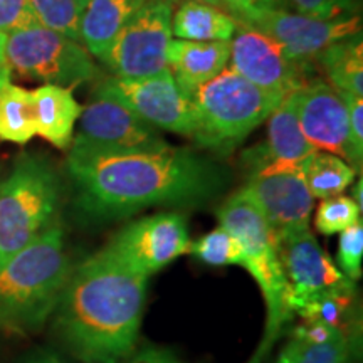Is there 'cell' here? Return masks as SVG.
I'll return each mask as SVG.
<instances>
[{
  "instance_id": "33",
  "label": "cell",
  "mask_w": 363,
  "mask_h": 363,
  "mask_svg": "<svg viewBox=\"0 0 363 363\" xmlns=\"http://www.w3.org/2000/svg\"><path fill=\"white\" fill-rule=\"evenodd\" d=\"M29 0H0V33L11 34L39 27Z\"/></svg>"
},
{
  "instance_id": "31",
  "label": "cell",
  "mask_w": 363,
  "mask_h": 363,
  "mask_svg": "<svg viewBox=\"0 0 363 363\" xmlns=\"http://www.w3.org/2000/svg\"><path fill=\"white\" fill-rule=\"evenodd\" d=\"M216 6L233 16L239 26H249L267 12L288 11V0H216Z\"/></svg>"
},
{
  "instance_id": "11",
  "label": "cell",
  "mask_w": 363,
  "mask_h": 363,
  "mask_svg": "<svg viewBox=\"0 0 363 363\" xmlns=\"http://www.w3.org/2000/svg\"><path fill=\"white\" fill-rule=\"evenodd\" d=\"M244 190L261 208L278 238L310 229L315 199L303 177L301 163H257L249 170Z\"/></svg>"
},
{
  "instance_id": "39",
  "label": "cell",
  "mask_w": 363,
  "mask_h": 363,
  "mask_svg": "<svg viewBox=\"0 0 363 363\" xmlns=\"http://www.w3.org/2000/svg\"><path fill=\"white\" fill-rule=\"evenodd\" d=\"M9 81H11V71H9L6 66L0 67V89H2Z\"/></svg>"
},
{
  "instance_id": "15",
  "label": "cell",
  "mask_w": 363,
  "mask_h": 363,
  "mask_svg": "<svg viewBox=\"0 0 363 363\" xmlns=\"http://www.w3.org/2000/svg\"><path fill=\"white\" fill-rule=\"evenodd\" d=\"M298 118L303 133L318 152L333 153L353 169L362 167V155L353 147L348 108L342 94L323 79H310L298 89Z\"/></svg>"
},
{
  "instance_id": "23",
  "label": "cell",
  "mask_w": 363,
  "mask_h": 363,
  "mask_svg": "<svg viewBox=\"0 0 363 363\" xmlns=\"http://www.w3.org/2000/svg\"><path fill=\"white\" fill-rule=\"evenodd\" d=\"M301 170L313 199L321 201L342 195L357 175V170L343 158L318 150L301 162Z\"/></svg>"
},
{
  "instance_id": "34",
  "label": "cell",
  "mask_w": 363,
  "mask_h": 363,
  "mask_svg": "<svg viewBox=\"0 0 363 363\" xmlns=\"http://www.w3.org/2000/svg\"><path fill=\"white\" fill-rule=\"evenodd\" d=\"M340 93V91H338ZM348 108V125H350V138L353 147L363 155V103L362 98L348 93H340Z\"/></svg>"
},
{
  "instance_id": "36",
  "label": "cell",
  "mask_w": 363,
  "mask_h": 363,
  "mask_svg": "<svg viewBox=\"0 0 363 363\" xmlns=\"http://www.w3.org/2000/svg\"><path fill=\"white\" fill-rule=\"evenodd\" d=\"M296 362V343L294 340L289 342V345H286L284 350L279 353V358L276 363H294Z\"/></svg>"
},
{
  "instance_id": "8",
  "label": "cell",
  "mask_w": 363,
  "mask_h": 363,
  "mask_svg": "<svg viewBox=\"0 0 363 363\" xmlns=\"http://www.w3.org/2000/svg\"><path fill=\"white\" fill-rule=\"evenodd\" d=\"M172 4L148 0L118 34L104 65L121 79H143L169 69Z\"/></svg>"
},
{
  "instance_id": "40",
  "label": "cell",
  "mask_w": 363,
  "mask_h": 363,
  "mask_svg": "<svg viewBox=\"0 0 363 363\" xmlns=\"http://www.w3.org/2000/svg\"><path fill=\"white\" fill-rule=\"evenodd\" d=\"M4 45H6V34L0 33V67H4Z\"/></svg>"
},
{
  "instance_id": "4",
  "label": "cell",
  "mask_w": 363,
  "mask_h": 363,
  "mask_svg": "<svg viewBox=\"0 0 363 363\" xmlns=\"http://www.w3.org/2000/svg\"><path fill=\"white\" fill-rule=\"evenodd\" d=\"M219 227L233 234L242 246V267L259 286L266 301V330L249 363H259L271 350L281 330L294 316L289 306V284L278 251V234L249 197L239 190L217 211Z\"/></svg>"
},
{
  "instance_id": "9",
  "label": "cell",
  "mask_w": 363,
  "mask_h": 363,
  "mask_svg": "<svg viewBox=\"0 0 363 363\" xmlns=\"http://www.w3.org/2000/svg\"><path fill=\"white\" fill-rule=\"evenodd\" d=\"M79 131L71 148L96 153H143L170 148V143L125 104L96 91V98L81 113Z\"/></svg>"
},
{
  "instance_id": "18",
  "label": "cell",
  "mask_w": 363,
  "mask_h": 363,
  "mask_svg": "<svg viewBox=\"0 0 363 363\" xmlns=\"http://www.w3.org/2000/svg\"><path fill=\"white\" fill-rule=\"evenodd\" d=\"M230 40H199L172 39L167 51L170 72L184 94H192L202 84L214 79L229 65Z\"/></svg>"
},
{
  "instance_id": "17",
  "label": "cell",
  "mask_w": 363,
  "mask_h": 363,
  "mask_svg": "<svg viewBox=\"0 0 363 363\" xmlns=\"http://www.w3.org/2000/svg\"><path fill=\"white\" fill-rule=\"evenodd\" d=\"M316 152L303 133L298 118V89L281 99L267 116V140L244 155L249 169L262 162L301 163Z\"/></svg>"
},
{
  "instance_id": "12",
  "label": "cell",
  "mask_w": 363,
  "mask_h": 363,
  "mask_svg": "<svg viewBox=\"0 0 363 363\" xmlns=\"http://www.w3.org/2000/svg\"><path fill=\"white\" fill-rule=\"evenodd\" d=\"M187 222L179 214H157L131 222L103 249L136 274L150 278L190 252Z\"/></svg>"
},
{
  "instance_id": "7",
  "label": "cell",
  "mask_w": 363,
  "mask_h": 363,
  "mask_svg": "<svg viewBox=\"0 0 363 363\" xmlns=\"http://www.w3.org/2000/svg\"><path fill=\"white\" fill-rule=\"evenodd\" d=\"M4 66L24 78L69 89L98 74L83 45L43 26L6 34Z\"/></svg>"
},
{
  "instance_id": "14",
  "label": "cell",
  "mask_w": 363,
  "mask_h": 363,
  "mask_svg": "<svg viewBox=\"0 0 363 363\" xmlns=\"http://www.w3.org/2000/svg\"><path fill=\"white\" fill-rule=\"evenodd\" d=\"M238 30L230 40V69L278 99L308 83L310 69L293 62L274 39L252 27L239 26Z\"/></svg>"
},
{
  "instance_id": "26",
  "label": "cell",
  "mask_w": 363,
  "mask_h": 363,
  "mask_svg": "<svg viewBox=\"0 0 363 363\" xmlns=\"http://www.w3.org/2000/svg\"><path fill=\"white\" fill-rule=\"evenodd\" d=\"M29 2L40 26L79 43L81 16L88 0H29Z\"/></svg>"
},
{
  "instance_id": "27",
  "label": "cell",
  "mask_w": 363,
  "mask_h": 363,
  "mask_svg": "<svg viewBox=\"0 0 363 363\" xmlns=\"http://www.w3.org/2000/svg\"><path fill=\"white\" fill-rule=\"evenodd\" d=\"M195 259L203 264L220 266H242V246L233 234L227 233L222 227L212 230L195 242L190 244V252Z\"/></svg>"
},
{
  "instance_id": "35",
  "label": "cell",
  "mask_w": 363,
  "mask_h": 363,
  "mask_svg": "<svg viewBox=\"0 0 363 363\" xmlns=\"http://www.w3.org/2000/svg\"><path fill=\"white\" fill-rule=\"evenodd\" d=\"M128 363H182L177 360L175 357H172L170 353L162 352V350H143L140 352L138 355L131 358Z\"/></svg>"
},
{
  "instance_id": "5",
  "label": "cell",
  "mask_w": 363,
  "mask_h": 363,
  "mask_svg": "<svg viewBox=\"0 0 363 363\" xmlns=\"http://www.w3.org/2000/svg\"><path fill=\"white\" fill-rule=\"evenodd\" d=\"M61 184L54 167L39 155L19 157L0 182V266L56 224Z\"/></svg>"
},
{
  "instance_id": "25",
  "label": "cell",
  "mask_w": 363,
  "mask_h": 363,
  "mask_svg": "<svg viewBox=\"0 0 363 363\" xmlns=\"http://www.w3.org/2000/svg\"><path fill=\"white\" fill-rule=\"evenodd\" d=\"M353 303H355V283H350L310 299L299 308L296 315L301 316L306 323L331 326L348 337Z\"/></svg>"
},
{
  "instance_id": "19",
  "label": "cell",
  "mask_w": 363,
  "mask_h": 363,
  "mask_svg": "<svg viewBox=\"0 0 363 363\" xmlns=\"http://www.w3.org/2000/svg\"><path fill=\"white\" fill-rule=\"evenodd\" d=\"M148 0H88L79 24V43L104 62L118 34Z\"/></svg>"
},
{
  "instance_id": "22",
  "label": "cell",
  "mask_w": 363,
  "mask_h": 363,
  "mask_svg": "<svg viewBox=\"0 0 363 363\" xmlns=\"http://www.w3.org/2000/svg\"><path fill=\"white\" fill-rule=\"evenodd\" d=\"M328 76L330 84L340 93L363 96V48L362 34L340 40L316 59Z\"/></svg>"
},
{
  "instance_id": "13",
  "label": "cell",
  "mask_w": 363,
  "mask_h": 363,
  "mask_svg": "<svg viewBox=\"0 0 363 363\" xmlns=\"http://www.w3.org/2000/svg\"><path fill=\"white\" fill-rule=\"evenodd\" d=\"M244 27H252L269 35L281 45L286 56L306 69L333 44L362 34L358 16L325 21L288 11L267 12Z\"/></svg>"
},
{
  "instance_id": "37",
  "label": "cell",
  "mask_w": 363,
  "mask_h": 363,
  "mask_svg": "<svg viewBox=\"0 0 363 363\" xmlns=\"http://www.w3.org/2000/svg\"><path fill=\"white\" fill-rule=\"evenodd\" d=\"M362 189H363V184L362 180H358V184L353 187V201H355V203L358 206V208L362 211L363 207V199H362Z\"/></svg>"
},
{
  "instance_id": "16",
  "label": "cell",
  "mask_w": 363,
  "mask_h": 363,
  "mask_svg": "<svg viewBox=\"0 0 363 363\" xmlns=\"http://www.w3.org/2000/svg\"><path fill=\"white\" fill-rule=\"evenodd\" d=\"M278 251L289 284L293 315L310 299L353 283L330 259L310 229L281 235Z\"/></svg>"
},
{
  "instance_id": "32",
  "label": "cell",
  "mask_w": 363,
  "mask_h": 363,
  "mask_svg": "<svg viewBox=\"0 0 363 363\" xmlns=\"http://www.w3.org/2000/svg\"><path fill=\"white\" fill-rule=\"evenodd\" d=\"M303 16L316 19H340L353 17L360 11L362 0H288Z\"/></svg>"
},
{
  "instance_id": "24",
  "label": "cell",
  "mask_w": 363,
  "mask_h": 363,
  "mask_svg": "<svg viewBox=\"0 0 363 363\" xmlns=\"http://www.w3.org/2000/svg\"><path fill=\"white\" fill-rule=\"evenodd\" d=\"M33 136H35L33 91L9 81L0 89V140L22 145Z\"/></svg>"
},
{
  "instance_id": "21",
  "label": "cell",
  "mask_w": 363,
  "mask_h": 363,
  "mask_svg": "<svg viewBox=\"0 0 363 363\" xmlns=\"http://www.w3.org/2000/svg\"><path fill=\"white\" fill-rule=\"evenodd\" d=\"M239 24L233 16L202 0H185L172 21V34L177 39L212 43L233 40Z\"/></svg>"
},
{
  "instance_id": "28",
  "label": "cell",
  "mask_w": 363,
  "mask_h": 363,
  "mask_svg": "<svg viewBox=\"0 0 363 363\" xmlns=\"http://www.w3.org/2000/svg\"><path fill=\"white\" fill-rule=\"evenodd\" d=\"M362 220V211L347 195H335V197L323 199L318 206L315 225L321 234L333 235L343 233L345 229Z\"/></svg>"
},
{
  "instance_id": "6",
  "label": "cell",
  "mask_w": 363,
  "mask_h": 363,
  "mask_svg": "<svg viewBox=\"0 0 363 363\" xmlns=\"http://www.w3.org/2000/svg\"><path fill=\"white\" fill-rule=\"evenodd\" d=\"M199 118L194 142L229 153L267 120L281 99L269 96L230 67L192 94Z\"/></svg>"
},
{
  "instance_id": "3",
  "label": "cell",
  "mask_w": 363,
  "mask_h": 363,
  "mask_svg": "<svg viewBox=\"0 0 363 363\" xmlns=\"http://www.w3.org/2000/svg\"><path fill=\"white\" fill-rule=\"evenodd\" d=\"M71 271L65 234L54 224L0 266V328L39 330L56 311Z\"/></svg>"
},
{
  "instance_id": "1",
  "label": "cell",
  "mask_w": 363,
  "mask_h": 363,
  "mask_svg": "<svg viewBox=\"0 0 363 363\" xmlns=\"http://www.w3.org/2000/svg\"><path fill=\"white\" fill-rule=\"evenodd\" d=\"M67 172L91 220L123 219L148 207L195 206L224 190L227 174L192 150L96 153L71 148Z\"/></svg>"
},
{
  "instance_id": "41",
  "label": "cell",
  "mask_w": 363,
  "mask_h": 363,
  "mask_svg": "<svg viewBox=\"0 0 363 363\" xmlns=\"http://www.w3.org/2000/svg\"><path fill=\"white\" fill-rule=\"evenodd\" d=\"M165 2H169V4H172V6H174V4L180 2V0H165ZM184 2H185V0H184ZM202 2H207V4H212V6H216V0H202Z\"/></svg>"
},
{
  "instance_id": "38",
  "label": "cell",
  "mask_w": 363,
  "mask_h": 363,
  "mask_svg": "<svg viewBox=\"0 0 363 363\" xmlns=\"http://www.w3.org/2000/svg\"><path fill=\"white\" fill-rule=\"evenodd\" d=\"M27 363H66V362H62L61 358H57L56 355H43V357L33 358V360Z\"/></svg>"
},
{
  "instance_id": "30",
  "label": "cell",
  "mask_w": 363,
  "mask_h": 363,
  "mask_svg": "<svg viewBox=\"0 0 363 363\" xmlns=\"http://www.w3.org/2000/svg\"><path fill=\"white\" fill-rule=\"evenodd\" d=\"M338 269L348 279L358 281L362 278V261H363V225L362 220L340 233L338 240Z\"/></svg>"
},
{
  "instance_id": "29",
  "label": "cell",
  "mask_w": 363,
  "mask_h": 363,
  "mask_svg": "<svg viewBox=\"0 0 363 363\" xmlns=\"http://www.w3.org/2000/svg\"><path fill=\"white\" fill-rule=\"evenodd\" d=\"M296 343V362L294 363H347L350 353V338L343 333L321 343H308L293 338Z\"/></svg>"
},
{
  "instance_id": "10",
  "label": "cell",
  "mask_w": 363,
  "mask_h": 363,
  "mask_svg": "<svg viewBox=\"0 0 363 363\" xmlns=\"http://www.w3.org/2000/svg\"><path fill=\"white\" fill-rule=\"evenodd\" d=\"M96 91L115 98L155 128L174 131L192 140L197 135L195 104L192 98L182 93L169 69L143 79H106Z\"/></svg>"
},
{
  "instance_id": "2",
  "label": "cell",
  "mask_w": 363,
  "mask_h": 363,
  "mask_svg": "<svg viewBox=\"0 0 363 363\" xmlns=\"http://www.w3.org/2000/svg\"><path fill=\"white\" fill-rule=\"evenodd\" d=\"M147 278L99 251L71 271L57 303V330L84 363H121L142 326Z\"/></svg>"
},
{
  "instance_id": "20",
  "label": "cell",
  "mask_w": 363,
  "mask_h": 363,
  "mask_svg": "<svg viewBox=\"0 0 363 363\" xmlns=\"http://www.w3.org/2000/svg\"><path fill=\"white\" fill-rule=\"evenodd\" d=\"M35 135L43 136L54 147L65 150L72 142L74 125L83 108L72 96L69 88L44 84L33 91Z\"/></svg>"
}]
</instances>
